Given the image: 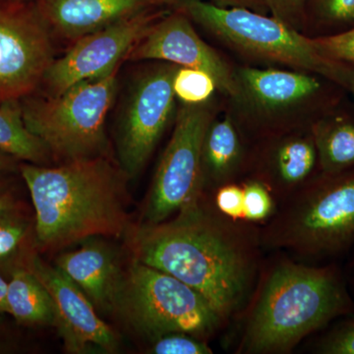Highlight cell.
<instances>
[{"instance_id":"obj_21","label":"cell","mask_w":354,"mask_h":354,"mask_svg":"<svg viewBox=\"0 0 354 354\" xmlns=\"http://www.w3.org/2000/svg\"><path fill=\"white\" fill-rule=\"evenodd\" d=\"M316 148L307 140L288 142L277 153V171L281 180L295 184L304 180L316 162Z\"/></svg>"},{"instance_id":"obj_23","label":"cell","mask_w":354,"mask_h":354,"mask_svg":"<svg viewBox=\"0 0 354 354\" xmlns=\"http://www.w3.org/2000/svg\"><path fill=\"white\" fill-rule=\"evenodd\" d=\"M30 232L31 225L17 209L0 215V264L11 262L19 255Z\"/></svg>"},{"instance_id":"obj_4","label":"cell","mask_w":354,"mask_h":354,"mask_svg":"<svg viewBox=\"0 0 354 354\" xmlns=\"http://www.w3.org/2000/svg\"><path fill=\"white\" fill-rule=\"evenodd\" d=\"M118 69L58 95H31L20 102L26 127L43 142L53 160L109 156L106 120L118 92Z\"/></svg>"},{"instance_id":"obj_32","label":"cell","mask_w":354,"mask_h":354,"mask_svg":"<svg viewBox=\"0 0 354 354\" xmlns=\"http://www.w3.org/2000/svg\"><path fill=\"white\" fill-rule=\"evenodd\" d=\"M209 2L221 6L245 7L249 9H257L260 4H264L262 0H209Z\"/></svg>"},{"instance_id":"obj_22","label":"cell","mask_w":354,"mask_h":354,"mask_svg":"<svg viewBox=\"0 0 354 354\" xmlns=\"http://www.w3.org/2000/svg\"><path fill=\"white\" fill-rule=\"evenodd\" d=\"M172 86L174 95L184 104H203L218 88L209 73L188 67L177 68Z\"/></svg>"},{"instance_id":"obj_3","label":"cell","mask_w":354,"mask_h":354,"mask_svg":"<svg viewBox=\"0 0 354 354\" xmlns=\"http://www.w3.org/2000/svg\"><path fill=\"white\" fill-rule=\"evenodd\" d=\"M348 295L334 272L295 264L272 272L247 326L245 349L285 353L348 309Z\"/></svg>"},{"instance_id":"obj_25","label":"cell","mask_w":354,"mask_h":354,"mask_svg":"<svg viewBox=\"0 0 354 354\" xmlns=\"http://www.w3.org/2000/svg\"><path fill=\"white\" fill-rule=\"evenodd\" d=\"M321 55L339 62L354 64V28L334 36L312 39Z\"/></svg>"},{"instance_id":"obj_14","label":"cell","mask_w":354,"mask_h":354,"mask_svg":"<svg viewBox=\"0 0 354 354\" xmlns=\"http://www.w3.org/2000/svg\"><path fill=\"white\" fill-rule=\"evenodd\" d=\"M53 39H78L162 6L160 0H34Z\"/></svg>"},{"instance_id":"obj_5","label":"cell","mask_w":354,"mask_h":354,"mask_svg":"<svg viewBox=\"0 0 354 354\" xmlns=\"http://www.w3.org/2000/svg\"><path fill=\"white\" fill-rule=\"evenodd\" d=\"M174 3L190 19L244 53L314 72L335 82L348 81V70L342 62L324 57L312 39L277 18L245 7L221 6L206 0H176Z\"/></svg>"},{"instance_id":"obj_33","label":"cell","mask_w":354,"mask_h":354,"mask_svg":"<svg viewBox=\"0 0 354 354\" xmlns=\"http://www.w3.org/2000/svg\"><path fill=\"white\" fill-rule=\"evenodd\" d=\"M17 158L0 151V172L12 171L17 167Z\"/></svg>"},{"instance_id":"obj_26","label":"cell","mask_w":354,"mask_h":354,"mask_svg":"<svg viewBox=\"0 0 354 354\" xmlns=\"http://www.w3.org/2000/svg\"><path fill=\"white\" fill-rule=\"evenodd\" d=\"M272 200L263 184L252 183L243 188V218L249 221H262L271 214Z\"/></svg>"},{"instance_id":"obj_8","label":"cell","mask_w":354,"mask_h":354,"mask_svg":"<svg viewBox=\"0 0 354 354\" xmlns=\"http://www.w3.org/2000/svg\"><path fill=\"white\" fill-rule=\"evenodd\" d=\"M53 41L34 1L0 0V104L41 85L55 59Z\"/></svg>"},{"instance_id":"obj_17","label":"cell","mask_w":354,"mask_h":354,"mask_svg":"<svg viewBox=\"0 0 354 354\" xmlns=\"http://www.w3.org/2000/svg\"><path fill=\"white\" fill-rule=\"evenodd\" d=\"M7 313L23 325L57 327V310L50 291L26 266L15 267L11 272Z\"/></svg>"},{"instance_id":"obj_31","label":"cell","mask_w":354,"mask_h":354,"mask_svg":"<svg viewBox=\"0 0 354 354\" xmlns=\"http://www.w3.org/2000/svg\"><path fill=\"white\" fill-rule=\"evenodd\" d=\"M2 174L0 172V215L13 211L16 209L15 199L13 193L9 189L8 186L1 178Z\"/></svg>"},{"instance_id":"obj_6","label":"cell","mask_w":354,"mask_h":354,"mask_svg":"<svg viewBox=\"0 0 354 354\" xmlns=\"http://www.w3.org/2000/svg\"><path fill=\"white\" fill-rule=\"evenodd\" d=\"M114 313L140 335H207L221 318L196 290L167 272L133 260L123 274Z\"/></svg>"},{"instance_id":"obj_2","label":"cell","mask_w":354,"mask_h":354,"mask_svg":"<svg viewBox=\"0 0 354 354\" xmlns=\"http://www.w3.org/2000/svg\"><path fill=\"white\" fill-rule=\"evenodd\" d=\"M20 171L35 213V241L57 250L92 237H125L130 225L127 176L109 156L46 167L26 162Z\"/></svg>"},{"instance_id":"obj_1","label":"cell","mask_w":354,"mask_h":354,"mask_svg":"<svg viewBox=\"0 0 354 354\" xmlns=\"http://www.w3.org/2000/svg\"><path fill=\"white\" fill-rule=\"evenodd\" d=\"M125 239L133 260L189 286L221 319L228 318L243 302L252 277L248 252L198 201L174 220L130 227Z\"/></svg>"},{"instance_id":"obj_10","label":"cell","mask_w":354,"mask_h":354,"mask_svg":"<svg viewBox=\"0 0 354 354\" xmlns=\"http://www.w3.org/2000/svg\"><path fill=\"white\" fill-rule=\"evenodd\" d=\"M157 9L88 35L70 46L64 57L53 60L41 85L46 95H58L72 86L100 78L120 66L156 21L165 15Z\"/></svg>"},{"instance_id":"obj_13","label":"cell","mask_w":354,"mask_h":354,"mask_svg":"<svg viewBox=\"0 0 354 354\" xmlns=\"http://www.w3.org/2000/svg\"><path fill=\"white\" fill-rule=\"evenodd\" d=\"M50 291L57 310V329L69 353H83L92 346L113 353L120 339L115 332L102 320L94 305L82 290L57 266L46 264L31 255L25 265Z\"/></svg>"},{"instance_id":"obj_27","label":"cell","mask_w":354,"mask_h":354,"mask_svg":"<svg viewBox=\"0 0 354 354\" xmlns=\"http://www.w3.org/2000/svg\"><path fill=\"white\" fill-rule=\"evenodd\" d=\"M272 17L295 28L301 27L305 18L306 0H262Z\"/></svg>"},{"instance_id":"obj_28","label":"cell","mask_w":354,"mask_h":354,"mask_svg":"<svg viewBox=\"0 0 354 354\" xmlns=\"http://www.w3.org/2000/svg\"><path fill=\"white\" fill-rule=\"evenodd\" d=\"M324 19L335 23L354 21V0H311Z\"/></svg>"},{"instance_id":"obj_19","label":"cell","mask_w":354,"mask_h":354,"mask_svg":"<svg viewBox=\"0 0 354 354\" xmlns=\"http://www.w3.org/2000/svg\"><path fill=\"white\" fill-rule=\"evenodd\" d=\"M316 147L324 171L334 174L354 165V125L335 122L316 131Z\"/></svg>"},{"instance_id":"obj_15","label":"cell","mask_w":354,"mask_h":354,"mask_svg":"<svg viewBox=\"0 0 354 354\" xmlns=\"http://www.w3.org/2000/svg\"><path fill=\"white\" fill-rule=\"evenodd\" d=\"M55 266L66 274L94 305L99 313H114L124 272L114 247L92 237L78 250L58 256Z\"/></svg>"},{"instance_id":"obj_24","label":"cell","mask_w":354,"mask_h":354,"mask_svg":"<svg viewBox=\"0 0 354 354\" xmlns=\"http://www.w3.org/2000/svg\"><path fill=\"white\" fill-rule=\"evenodd\" d=\"M211 348L205 342L198 341L188 334L162 335L153 341L151 353L155 354H211Z\"/></svg>"},{"instance_id":"obj_16","label":"cell","mask_w":354,"mask_h":354,"mask_svg":"<svg viewBox=\"0 0 354 354\" xmlns=\"http://www.w3.org/2000/svg\"><path fill=\"white\" fill-rule=\"evenodd\" d=\"M242 91L260 108H288L315 94L320 88L316 78L302 72L278 69L243 68L239 75Z\"/></svg>"},{"instance_id":"obj_11","label":"cell","mask_w":354,"mask_h":354,"mask_svg":"<svg viewBox=\"0 0 354 354\" xmlns=\"http://www.w3.org/2000/svg\"><path fill=\"white\" fill-rule=\"evenodd\" d=\"M354 241V176L321 186L288 218L281 242L308 254H330Z\"/></svg>"},{"instance_id":"obj_20","label":"cell","mask_w":354,"mask_h":354,"mask_svg":"<svg viewBox=\"0 0 354 354\" xmlns=\"http://www.w3.org/2000/svg\"><path fill=\"white\" fill-rule=\"evenodd\" d=\"M239 141L232 121L225 120L209 124L203 147V165L216 178H221L236 162Z\"/></svg>"},{"instance_id":"obj_34","label":"cell","mask_w":354,"mask_h":354,"mask_svg":"<svg viewBox=\"0 0 354 354\" xmlns=\"http://www.w3.org/2000/svg\"><path fill=\"white\" fill-rule=\"evenodd\" d=\"M7 290L8 281H6L0 274V316L7 313Z\"/></svg>"},{"instance_id":"obj_18","label":"cell","mask_w":354,"mask_h":354,"mask_svg":"<svg viewBox=\"0 0 354 354\" xmlns=\"http://www.w3.org/2000/svg\"><path fill=\"white\" fill-rule=\"evenodd\" d=\"M0 151L34 165H44L53 158L43 142L26 127L20 102L0 104Z\"/></svg>"},{"instance_id":"obj_7","label":"cell","mask_w":354,"mask_h":354,"mask_svg":"<svg viewBox=\"0 0 354 354\" xmlns=\"http://www.w3.org/2000/svg\"><path fill=\"white\" fill-rule=\"evenodd\" d=\"M211 114L203 104H184L153 177L144 209L149 225L169 220L198 201L201 187L203 147Z\"/></svg>"},{"instance_id":"obj_35","label":"cell","mask_w":354,"mask_h":354,"mask_svg":"<svg viewBox=\"0 0 354 354\" xmlns=\"http://www.w3.org/2000/svg\"><path fill=\"white\" fill-rule=\"evenodd\" d=\"M160 1H162V3H164V4H167V3H174V1H176V0H160Z\"/></svg>"},{"instance_id":"obj_30","label":"cell","mask_w":354,"mask_h":354,"mask_svg":"<svg viewBox=\"0 0 354 354\" xmlns=\"http://www.w3.org/2000/svg\"><path fill=\"white\" fill-rule=\"evenodd\" d=\"M216 204L225 215L234 218H243V189L236 185L221 188L216 196Z\"/></svg>"},{"instance_id":"obj_9","label":"cell","mask_w":354,"mask_h":354,"mask_svg":"<svg viewBox=\"0 0 354 354\" xmlns=\"http://www.w3.org/2000/svg\"><path fill=\"white\" fill-rule=\"evenodd\" d=\"M178 66L150 70L133 84L118 125V164L128 179L138 176L155 150L174 111V77Z\"/></svg>"},{"instance_id":"obj_12","label":"cell","mask_w":354,"mask_h":354,"mask_svg":"<svg viewBox=\"0 0 354 354\" xmlns=\"http://www.w3.org/2000/svg\"><path fill=\"white\" fill-rule=\"evenodd\" d=\"M128 60H164L180 67L202 70L213 77L225 94L241 95L239 79L228 65L199 36L190 18L181 10L165 13L127 55Z\"/></svg>"},{"instance_id":"obj_29","label":"cell","mask_w":354,"mask_h":354,"mask_svg":"<svg viewBox=\"0 0 354 354\" xmlns=\"http://www.w3.org/2000/svg\"><path fill=\"white\" fill-rule=\"evenodd\" d=\"M320 353L354 354V320L335 330L321 344Z\"/></svg>"}]
</instances>
